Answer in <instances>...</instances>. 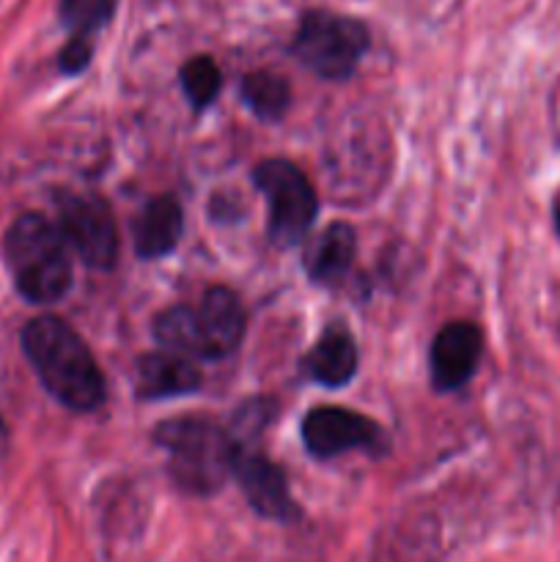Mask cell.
Masks as SVG:
<instances>
[{
    "label": "cell",
    "instance_id": "7",
    "mask_svg": "<svg viewBox=\"0 0 560 562\" xmlns=\"http://www.w3.org/2000/svg\"><path fill=\"white\" fill-rule=\"evenodd\" d=\"M242 494L258 516L280 525H291L302 516L300 505L291 497L289 481L275 461H269L256 445L234 442V470Z\"/></svg>",
    "mask_w": 560,
    "mask_h": 562
},
{
    "label": "cell",
    "instance_id": "9",
    "mask_svg": "<svg viewBox=\"0 0 560 562\" xmlns=\"http://www.w3.org/2000/svg\"><path fill=\"white\" fill-rule=\"evenodd\" d=\"M481 362V333L470 322H450L432 344V384L439 393L459 390L475 376Z\"/></svg>",
    "mask_w": 560,
    "mask_h": 562
},
{
    "label": "cell",
    "instance_id": "19",
    "mask_svg": "<svg viewBox=\"0 0 560 562\" xmlns=\"http://www.w3.org/2000/svg\"><path fill=\"white\" fill-rule=\"evenodd\" d=\"M93 55L91 38H69L58 55V66L64 75H80Z\"/></svg>",
    "mask_w": 560,
    "mask_h": 562
},
{
    "label": "cell",
    "instance_id": "2",
    "mask_svg": "<svg viewBox=\"0 0 560 562\" xmlns=\"http://www.w3.org/2000/svg\"><path fill=\"white\" fill-rule=\"evenodd\" d=\"M5 263L16 291L33 305H49L71 289L69 245L55 223L42 214H22L3 239Z\"/></svg>",
    "mask_w": 560,
    "mask_h": 562
},
{
    "label": "cell",
    "instance_id": "10",
    "mask_svg": "<svg viewBox=\"0 0 560 562\" xmlns=\"http://www.w3.org/2000/svg\"><path fill=\"white\" fill-rule=\"evenodd\" d=\"M195 318L203 344V360H220L239 349L247 316L234 291L223 289V285L209 289L201 307H195Z\"/></svg>",
    "mask_w": 560,
    "mask_h": 562
},
{
    "label": "cell",
    "instance_id": "8",
    "mask_svg": "<svg viewBox=\"0 0 560 562\" xmlns=\"http://www.w3.org/2000/svg\"><path fill=\"white\" fill-rule=\"evenodd\" d=\"M302 439L316 459H335L355 448H377L382 431L373 420L340 406H316L302 420Z\"/></svg>",
    "mask_w": 560,
    "mask_h": 562
},
{
    "label": "cell",
    "instance_id": "15",
    "mask_svg": "<svg viewBox=\"0 0 560 562\" xmlns=\"http://www.w3.org/2000/svg\"><path fill=\"white\" fill-rule=\"evenodd\" d=\"M154 335L165 351L190 357V360H203L201 333H198V318L192 307L179 305L159 313L157 322H154Z\"/></svg>",
    "mask_w": 560,
    "mask_h": 562
},
{
    "label": "cell",
    "instance_id": "6",
    "mask_svg": "<svg viewBox=\"0 0 560 562\" xmlns=\"http://www.w3.org/2000/svg\"><path fill=\"white\" fill-rule=\"evenodd\" d=\"M58 228L86 267L110 269L119 258V228L108 203L97 195H58Z\"/></svg>",
    "mask_w": 560,
    "mask_h": 562
},
{
    "label": "cell",
    "instance_id": "3",
    "mask_svg": "<svg viewBox=\"0 0 560 562\" xmlns=\"http://www.w3.org/2000/svg\"><path fill=\"white\" fill-rule=\"evenodd\" d=\"M159 448L168 453L173 481L195 497L220 492L234 470V439L206 417H179L157 426Z\"/></svg>",
    "mask_w": 560,
    "mask_h": 562
},
{
    "label": "cell",
    "instance_id": "1",
    "mask_svg": "<svg viewBox=\"0 0 560 562\" xmlns=\"http://www.w3.org/2000/svg\"><path fill=\"white\" fill-rule=\"evenodd\" d=\"M22 351L53 398L75 412H93L104 401V379L86 340L66 322L38 316L22 327Z\"/></svg>",
    "mask_w": 560,
    "mask_h": 562
},
{
    "label": "cell",
    "instance_id": "12",
    "mask_svg": "<svg viewBox=\"0 0 560 562\" xmlns=\"http://www.w3.org/2000/svg\"><path fill=\"white\" fill-rule=\"evenodd\" d=\"M302 371L324 387H344L346 382H351L357 371V346L349 329L338 327V324L329 327L307 351V357L302 360Z\"/></svg>",
    "mask_w": 560,
    "mask_h": 562
},
{
    "label": "cell",
    "instance_id": "13",
    "mask_svg": "<svg viewBox=\"0 0 560 562\" xmlns=\"http://www.w3.org/2000/svg\"><path fill=\"white\" fill-rule=\"evenodd\" d=\"M184 217L176 198L159 195L148 201L141 217L135 220V250L141 258L168 256L181 239Z\"/></svg>",
    "mask_w": 560,
    "mask_h": 562
},
{
    "label": "cell",
    "instance_id": "16",
    "mask_svg": "<svg viewBox=\"0 0 560 562\" xmlns=\"http://www.w3.org/2000/svg\"><path fill=\"white\" fill-rule=\"evenodd\" d=\"M242 99L258 119L275 121L289 110L291 91L289 82L269 71H253L242 80Z\"/></svg>",
    "mask_w": 560,
    "mask_h": 562
},
{
    "label": "cell",
    "instance_id": "21",
    "mask_svg": "<svg viewBox=\"0 0 560 562\" xmlns=\"http://www.w3.org/2000/svg\"><path fill=\"white\" fill-rule=\"evenodd\" d=\"M555 228H558L560 234V206H555Z\"/></svg>",
    "mask_w": 560,
    "mask_h": 562
},
{
    "label": "cell",
    "instance_id": "5",
    "mask_svg": "<svg viewBox=\"0 0 560 562\" xmlns=\"http://www.w3.org/2000/svg\"><path fill=\"white\" fill-rule=\"evenodd\" d=\"M269 206V236L291 247L307 234L318 212V198L307 176L289 159H267L253 173Z\"/></svg>",
    "mask_w": 560,
    "mask_h": 562
},
{
    "label": "cell",
    "instance_id": "17",
    "mask_svg": "<svg viewBox=\"0 0 560 562\" xmlns=\"http://www.w3.org/2000/svg\"><path fill=\"white\" fill-rule=\"evenodd\" d=\"M58 14L69 38H91L113 20L115 0H60Z\"/></svg>",
    "mask_w": 560,
    "mask_h": 562
},
{
    "label": "cell",
    "instance_id": "4",
    "mask_svg": "<svg viewBox=\"0 0 560 562\" xmlns=\"http://www.w3.org/2000/svg\"><path fill=\"white\" fill-rule=\"evenodd\" d=\"M366 49V25L333 11H307L291 44V53L300 58V64L324 80H346L357 69Z\"/></svg>",
    "mask_w": 560,
    "mask_h": 562
},
{
    "label": "cell",
    "instance_id": "11",
    "mask_svg": "<svg viewBox=\"0 0 560 562\" xmlns=\"http://www.w3.org/2000/svg\"><path fill=\"white\" fill-rule=\"evenodd\" d=\"M135 384L141 398H170V395L195 393L201 387V371L190 357L157 351L137 360Z\"/></svg>",
    "mask_w": 560,
    "mask_h": 562
},
{
    "label": "cell",
    "instance_id": "18",
    "mask_svg": "<svg viewBox=\"0 0 560 562\" xmlns=\"http://www.w3.org/2000/svg\"><path fill=\"white\" fill-rule=\"evenodd\" d=\"M181 88H184L187 99L195 104L198 110L206 108L214 97L220 93V69L212 58L198 55L181 66Z\"/></svg>",
    "mask_w": 560,
    "mask_h": 562
},
{
    "label": "cell",
    "instance_id": "20",
    "mask_svg": "<svg viewBox=\"0 0 560 562\" xmlns=\"http://www.w3.org/2000/svg\"><path fill=\"white\" fill-rule=\"evenodd\" d=\"M3 445H5V426L3 420H0V450H3Z\"/></svg>",
    "mask_w": 560,
    "mask_h": 562
},
{
    "label": "cell",
    "instance_id": "14",
    "mask_svg": "<svg viewBox=\"0 0 560 562\" xmlns=\"http://www.w3.org/2000/svg\"><path fill=\"white\" fill-rule=\"evenodd\" d=\"M357 252L355 228L346 223H333L311 241L305 252V269L316 283H338L349 272Z\"/></svg>",
    "mask_w": 560,
    "mask_h": 562
}]
</instances>
